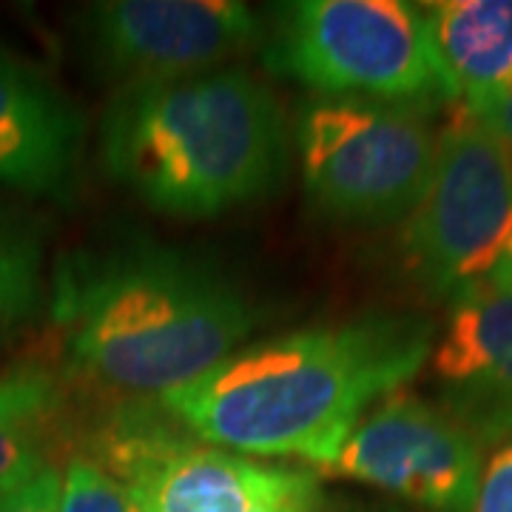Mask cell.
Segmentation results:
<instances>
[{
    "label": "cell",
    "mask_w": 512,
    "mask_h": 512,
    "mask_svg": "<svg viewBox=\"0 0 512 512\" xmlns=\"http://www.w3.org/2000/svg\"><path fill=\"white\" fill-rule=\"evenodd\" d=\"M430 353V319L367 313L237 350L157 402L205 444L328 467L356 424L419 376Z\"/></svg>",
    "instance_id": "cell-1"
},
{
    "label": "cell",
    "mask_w": 512,
    "mask_h": 512,
    "mask_svg": "<svg viewBox=\"0 0 512 512\" xmlns=\"http://www.w3.org/2000/svg\"><path fill=\"white\" fill-rule=\"evenodd\" d=\"M72 365L100 387L151 402L200 379L254 333L248 296L211 262L123 237L60 288Z\"/></svg>",
    "instance_id": "cell-2"
},
{
    "label": "cell",
    "mask_w": 512,
    "mask_h": 512,
    "mask_svg": "<svg viewBox=\"0 0 512 512\" xmlns=\"http://www.w3.org/2000/svg\"><path fill=\"white\" fill-rule=\"evenodd\" d=\"M100 163L148 208L211 220L282 183L288 131L254 74L211 69L123 86L100 123Z\"/></svg>",
    "instance_id": "cell-3"
},
{
    "label": "cell",
    "mask_w": 512,
    "mask_h": 512,
    "mask_svg": "<svg viewBox=\"0 0 512 512\" xmlns=\"http://www.w3.org/2000/svg\"><path fill=\"white\" fill-rule=\"evenodd\" d=\"M265 66L322 97L427 106L456 103L427 35L404 0H296L276 6Z\"/></svg>",
    "instance_id": "cell-4"
},
{
    "label": "cell",
    "mask_w": 512,
    "mask_h": 512,
    "mask_svg": "<svg viewBox=\"0 0 512 512\" xmlns=\"http://www.w3.org/2000/svg\"><path fill=\"white\" fill-rule=\"evenodd\" d=\"M436 140L419 106L370 97H316L296 120L305 191L330 220L410 217L430 180Z\"/></svg>",
    "instance_id": "cell-5"
},
{
    "label": "cell",
    "mask_w": 512,
    "mask_h": 512,
    "mask_svg": "<svg viewBox=\"0 0 512 512\" xmlns=\"http://www.w3.org/2000/svg\"><path fill=\"white\" fill-rule=\"evenodd\" d=\"M89 458L126 484L137 512H311L316 501L308 473L205 444L160 402H126Z\"/></svg>",
    "instance_id": "cell-6"
},
{
    "label": "cell",
    "mask_w": 512,
    "mask_h": 512,
    "mask_svg": "<svg viewBox=\"0 0 512 512\" xmlns=\"http://www.w3.org/2000/svg\"><path fill=\"white\" fill-rule=\"evenodd\" d=\"M512 231V157L464 103L436 140V160L404 225V256L421 288L453 299L493 274Z\"/></svg>",
    "instance_id": "cell-7"
},
{
    "label": "cell",
    "mask_w": 512,
    "mask_h": 512,
    "mask_svg": "<svg viewBox=\"0 0 512 512\" xmlns=\"http://www.w3.org/2000/svg\"><path fill=\"white\" fill-rule=\"evenodd\" d=\"M325 470L424 510L470 512L484 464L481 444L456 419L399 390L356 424Z\"/></svg>",
    "instance_id": "cell-8"
},
{
    "label": "cell",
    "mask_w": 512,
    "mask_h": 512,
    "mask_svg": "<svg viewBox=\"0 0 512 512\" xmlns=\"http://www.w3.org/2000/svg\"><path fill=\"white\" fill-rule=\"evenodd\" d=\"M103 66L123 86L217 69L262 40V20L237 0H109L89 12Z\"/></svg>",
    "instance_id": "cell-9"
},
{
    "label": "cell",
    "mask_w": 512,
    "mask_h": 512,
    "mask_svg": "<svg viewBox=\"0 0 512 512\" xmlns=\"http://www.w3.org/2000/svg\"><path fill=\"white\" fill-rule=\"evenodd\" d=\"M441 410L478 444L512 441V285L481 279L450 299L433 350Z\"/></svg>",
    "instance_id": "cell-10"
},
{
    "label": "cell",
    "mask_w": 512,
    "mask_h": 512,
    "mask_svg": "<svg viewBox=\"0 0 512 512\" xmlns=\"http://www.w3.org/2000/svg\"><path fill=\"white\" fill-rule=\"evenodd\" d=\"M83 151V117L29 66L0 52V185L57 197Z\"/></svg>",
    "instance_id": "cell-11"
},
{
    "label": "cell",
    "mask_w": 512,
    "mask_h": 512,
    "mask_svg": "<svg viewBox=\"0 0 512 512\" xmlns=\"http://www.w3.org/2000/svg\"><path fill=\"white\" fill-rule=\"evenodd\" d=\"M421 12L456 100L470 103L512 80V0H441Z\"/></svg>",
    "instance_id": "cell-12"
},
{
    "label": "cell",
    "mask_w": 512,
    "mask_h": 512,
    "mask_svg": "<svg viewBox=\"0 0 512 512\" xmlns=\"http://www.w3.org/2000/svg\"><path fill=\"white\" fill-rule=\"evenodd\" d=\"M57 404L60 390L52 373L40 367L0 373V490L46 461L40 447Z\"/></svg>",
    "instance_id": "cell-13"
},
{
    "label": "cell",
    "mask_w": 512,
    "mask_h": 512,
    "mask_svg": "<svg viewBox=\"0 0 512 512\" xmlns=\"http://www.w3.org/2000/svg\"><path fill=\"white\" fill-rule=\"evenodd\" d=\"M43 256L40 242L23 225L0 214V345L40 308Z\"/></svg>",
    "instance_id": "cell-14"
},
{
    "label": "cell",
    "mask_w": 512,
    "mask_h": 512,
    "mask_svg": "<svg viewBox=\"0 0 512 512\" xmlns=\"http://www.w3.org/2000/svg\"><path fill=\"white\" fill-rule=\"evenodd\" d=\"M60 512H137V504L94 458L72 456L60 470Z\"/></svg>",
    "instance_id": "cell-15"
},
{
    "label": "cell",
    "mask_w": 512,
    "mask_h": 512,
    "mask_svg": "<svg viewBox=\"0 0 512 512\" xmlns=\"http://www.w3.org/2000/svg\"><path fill=\"white\" fill-rule=\"evenodd\" d=\"M0 512H60V470L43 461L29 476L0 490Z\"/></svg>",
    "instance_id": "cell-16"
},
{
    "label": "cell",
    "mask_w": 512,
    "mask_h": 512,
    "mask_svg": "<svg viewBox=\"0 0 512 512\" xmlns=\"http://www.w3.org/2000/svg\"><path fill=\"white\" fill-rule=\"evenodd\" d=\"M470 512H512V441L498 444L484 464Z\"/></svg>",
    "instance_id": "cell-17"
},
{
    "label": "cell",
    "mask_w": 512,
    "mask_h": 512,
    "mask_svg": "<svg viewBox=\"0 0 512 512\" xmlns=\"http://www.w3.org/2000/svg\"><path fill=\"white\" fill-rule=\"evenodd\" d=\"M464 106L476 114L481 126L493 131L512 157V80H507L504 86H498L490 94H481L476 100L464 103Z\"/></svg>",
    "instance_id": "cell-18"
},
{
    "label": "cell",
    "mask_w": 512,
    "mask_h": 512,
    "mask_svg": "<svg viewBox=\"0 0 512 512\" xmlns=\"http://www.w3.org/2000/svg\"><path fill=\"white\" fill-rule=\"evenodd\" d=\"M490 279H498V282H510L512 285V231H510V239H507V245H504V251H501L498 265H495L493 274H490Z\"/></svg>",
    "instance_id": "cell-19"
},
{
    "label": "cell",
    "mask_w": 512,
    "mask_h": 512,
    "mask_svg": "<svg viewBox=\"0 0 512 512\" xmlns=\"http://www.w3.org/2000/svg\"><path fill=\"white\" fill-rule=\"evenodd\" d=\"M265 512H299V510H265Z\"/></svg>",
    "instance_id": "cell-20"
}]
</instances>
